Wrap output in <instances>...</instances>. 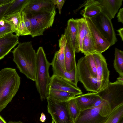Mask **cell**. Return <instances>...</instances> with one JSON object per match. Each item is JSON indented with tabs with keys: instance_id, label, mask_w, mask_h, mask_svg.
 I'll return each mask as SVG.
<instances>
[{
	"instance_id": "cell-19",
	"label": "cell",
	"mask_w": 123,
	"mask_h": 123,
	"mask_svg": "<svg viewBox=\"0 0 123 123\" xmlns=\"http://www.w3.org/2000/svg\"><path fill=\"white\" fill-rule=\"evenodd\" d=\"M75 53L74 49L67 42L65 52V68L67 71L70 72L77 67Z\"/></svg>"
},
{
	"instance_id": "cell-28",
	"label": "cell",
	"mask_w": 123,
	"mask_h": 123,
	"mask_svg": "<svg viewBox=\"0 0 123 123\" xmlns=\"http://www.w3.org/2000/svg\"><path fill=\"white\" fill-rule=\"evenodd\" d=\"M101 12V9L98 6L92 5L85 7L81 11L80 14L83 17H86L91 19Z\"/></svg>"
},
{
	"instance_id": "cell-11",
	"label": "cell",
	"mask_w": 123,
	"mask_h": 123,
	"mask_svg": "<svg viewBox=\"0 0 123 123\" xmlns=\"http://www.w3.org/2000/svg\"><path fill=\"white\" fill-rule=\"evenodd\" d=\"M55 9L51 0H30L22 11L27 16L51 12Z\"/></svg>"
},
{
	"instance_id": "cell-30",
	"label": "cell",
	"mask_w": 123,
	"mask_h": 123,
	"mask_svg": "<svg viewBox=\"0 0 123 123\" xmlns=\"http://www.w3.org/2000/svg\"><path fill=\"white\" fill-rule=\"evenodd\" d=\"M85 57L87 64L92 74L97 78L96 64L92 54L86 55Z\"/></svg>"
},
{
	"instance_id": "cell-40",
	"label": "cell",
	"mask_w": 123,
	"mask_h": 123,
	"mask_svg": "<svg viewBox=\"0 0 123 123\" xmlns=\"http://www.w3.org/2000/svg\"><path fill=\"white\" fill-rule=\"evenodd\" d=\"M12 0H0V6L6 4L11 1Z\"/></svg>"
},
{
	"instance_id": "cell-10",
	"label": "cell",
	"mask_w": 123,
	"mask_h": 123,
	"mask_svg": "<svg viewBox=\"0 0 123 123\" xmlns=\"http://www.w3.org/2000/svg\"><path fill=\"white\" fill-rule=\"evenodd\" d=\"M92 54L97 67L98 92L103 89L109 83L110 71L106 60L102 53L95 52Z\"/></svg>"
},
{
	"instance_id": "cell-9",
	"label": "cell",
	"mask_w": 123,
	"mask_h": 123,
	"mask_svg": "<svg viewBox=\"0 0 123 123\" xmlns=\"http://www.w3.org/2000/svg\"><path fill=\"white\" fill-rule=\"evenodd\" d=\"M95 25L109 43L110 46L117 41L111 20L103 13L91 18Z\"/></svg>"
},
{
	"instance_id": "cell-17",
	"label": "cell",
	"mask_w": 123,
	"mask_h": 123,
	"mask_svg": "<svg viewBox=\"0 0 123 123\" xmlns=\"http://www.w3.org/2000/svg\"><path fill=\"white\" fill-rule=\"evenodd\" d=\"M98 96L97 92H90L81 94L75 97L80 111L92 107Z\"/></svg>"
},
{
	"instance_id": "cell-5",
	"label": "cell",
	"mask_w": 123,
	"mask_h": 123,
	"mask_svg": "<svg viewBox=\"0 0 123 123\" xmlns=\"http://www.w3.org/2000/svg\"><path fill=\"white\" fill-rule=\"evenodd\" d=\"M56 13L53 11L27 16L31 24V35L33 37L42 35L46 29L52 26Z\"/></svg>"
},
{
	"instance_id": "cell-2",
	"label": "cell",
	"mask_w": 123,
	"mask_h": 123,
	"mask_svg": "<svg viewBox=\"0 0 123 123\" xmlns=\"http://www.w3.org/2000/svg\"><path fill=\"white\" fill-rule=\"evenodd\" d=\"M20 84V78L15 69L6 68L0 71V112L11 102Z\"/></svg>"
},
{
	"instance_id": "cell-42",
	"label": "cell",
	"mask_w": 123,
	"mask_h": 123,
	"mask_svg": "<svg viewBox=\"0 0 123 123\" xmlns=\"http://www.w3.org/2000/svg\"><path fill=\"white\" fill-rule=\"evenodd\" d=\"M0 123H7L0 115Z\"/></svg>"
},
{
	"instance_id": "cell-46",
	"label": "cell",
	"mask_w": 123,
	"mask_h": 123,
	"mask_svg": "<svg viewBox=\"0 0 123 123\" xmlns=\"http://www.w3.org/2000/svg\"><path fill=\"white\" fill-rule=\"evenodd\" d=\"M51 123H54V122L52 120V122Z\"/></svg>"
},
{
	"instance_id": "cell-41",
	"label": "cell",
	"mask_w": 123,
	"mask_h": 123,
	"mask_svg": "<svg viewBox=\"0 0 123 123\" xmlns=\"http://www.w3.org/2000/svg\"><path fill=\"white\" fill-rule=\"evenodd\" d=\"M117 81L119 82L123 83V76H119L117 78Z\"/></svg>"
},
{
	"instance_id": "cell-48",
	"label": "cell",
	"mask_w": 123,
	"mask_h": 123,
	"mask_svg": "<svg viewBox=\"0 0 123 123\" xmlns=\"http://www.w3.org/2000/svg\"></svg>"
},
{
	"instance_id": "cell-4",
	"label": "cell",
	"mask_w": 123,
	"mask_h": 123,
	"mask_svg": "<svg viewBox=\"0 0 123 123\" xmlns=\"http://www.w3.org/2000/svg\"><path fill=\"white\" fill-rule=\"evenodd\" d=\"M112 110L110 103L104 100L97 107L80 111L74 123H105Z\"/></svg>"
},
{
	"instance_id": "cell-47",
	"label": "cell",
	"mask_w": 123,
	"mask_h": 123,
	"mask_svg": "<svg viewBox=\"0 0 123 123\" xmlns=\"http://www.w3.org/2000/svg\"></svg>"
},
{
	"instance_id": "cell-45",
	"label": "cell",
	"mask_w": 123,
	"mask_h": 123,
	"mask_svg": "<svg viewBox=\"0 0 123 123\" xmlns=\"http://www.w3.org/2000/svg\"><path fill=\"white\" fill-rule=\"evenodd\" d=\"M119 123H123V119L121 120Z\"/></svg>"
},
{
	"instance_id": "cell-37",
	"label": "cell",
	"mask_w": 123,
	"mask_h": 123,
	"mask_svg": "<svg viewBox=\"0 0 123 123\" xmlns=\"http://www.w3.org/2000/svg\"><path fill=\"white\" fill-rule=\"evenodd\" d=\"M118 22L123 23V8L120 9L117 16Z\"/></svg>"
},
{
	"instance_id": "cell-3",
	"label": "cell",
	"mask_w": 123,
	"mask_h": 123,
	"mask_svg": "<svg viewBox=\"0 0 123 123\" xmlns=\"http://www.w3.org/2000/svg\"><path fill=\"white\" fill-rule=\"evenodd\" d=\"M36 86L42 101L46 99L50 78L49 69L50 63L47 59L42 47L36 52Z\"/></svg>"
},
{
	"instance_id": "cell-7",
	"label": "cell",
	"mask_w": 123,
	"mask_h": 123,
	"mask_svg": "<svg viewBox=\"0 0 123 123\" xmlns=\"http://www.w3.org/2000/svg\"><path fill=\"white\" fill-rule=\"evenodd\" d=\"M48 112L54 123H72L68 112L67 101L59 102L47 98Z\"/></svg>"
},
{
	"instance_id": "cell-14",
	"label": "cell",
	"mask_w": 123,
	"mask_h": 123,
	"mask_svg": "<svg viewBox=\"0 0 123 123\" xmlns=\"http://www.w3.org/2000/svg\"><path fill=\"white\" fill-rule=\"evenodd\" d=\"M67 42L74 50L75 52H79L78 47L77 22L73 18L68 21L67 26L64 31Z\"/></svg>"
},
{
	"instance_id": "cell-44",
	"label": "cell",
	"mask_w": 123,
	"mask_h": 123,
	"mask_svg": "<svg viewBox=\"0 0 123 123\" xmlns=\"http://www.w3.org/2000/svg\"><path fill=\"white\" fill-rule=\"evenodd\" d=\"M5 23V22L3 20H1L0 21V25H3Z\"/></svg>"
},
{
	"instance_id": "cell-25",
	"label": "cell",
	"mask_w": 123,
	"mask_h": 123,
	"mask_svg": "<svg viewBox=\"0 0 123 123\" xmlns=\"http://www.w3.org/2000/svg\"><path fill=\"white\" fill-rule=\"evenodd\" d=\"M21 12L4 16L1 19L9 24L14 32L17 34L19 25Z\"/></svg>"
},
{
	"instance_id": "cell-21",
	"label": "cell",
	"mask_w": 123,
	"mask_h": 123,
	"mask_svg": "<svg viewBox=\"0 0 123 123\" xmlns=\"http://www.w3.org/2000/svg\"><path fill=\"white\" fill-rule=\"evenodd\" d=\"M67 42L65 35L64 34L62 35L59 40V49L55 52L54 55L58 63L65 70V52Z\"/></svg>"
},
{
	"instance_id": "cell-32",
	"label": "cell",
	"mask_w": 123,
	"mask_h": 123,
	"mask_svg": "<svg viewBox=\"0 0 123 123\" xmlns=\"http://www.w3.org/2000/svg\"><path fill=\"white\" fill-rule=\"evenodd\" d=\"M14 32L10 25L8 23L5 22L3 25L0 26V37L6 34L12 33Z\"/></svg>"
},
{
	"instance_id": "cell-29",
	"label": "cell",
	"mask_w": 123,
	"mask_h": 123,
	"mask_svg": "<svg viewBox=\"0 0 123 123\" xmlns=\"http://www.w3.org/2000/svg\"><path fill=\"white\" fill-rule=\"evenodd\" d=\"M63 78L75 86H77V85L79 80L77 67L69 72L65 70L63 74Z\"/></svg>"
},
{
	"instance_id": "cell-35",
	"label": "cell",
	"mask_w": 123,
	"mask_h": 123,
	"mask_svg": "<svg viewBox=\"0 0 123 123\" xmlns=\"http://www.w3.org/2000/svg\"><path fill=\"white\" fill-rule=\"evenodd\" d=\"M57 8L59 10V13L61 14L62 8L64 3L65 0H51Z\"/></svg>"
},
{
	"instance_id": "cell-16",
	"label": "cell",
	"mask_w": 123,
	"mask_h": 123,
	"mask_svg": "<svg viewBox=\"0 0 123 123\" xmlns=\"http://www.w3.org/2000/svg\"><path fill=\"white\" fill-rule=\"evenodd\" d=\"M123 0H99L97 5L101 8V12L111 20L114 18L121 7Z\"/></svg>"
},
{
	"instance_id": "cell-18",
	"label": "cell",
	"mask_w": 123,
	"mask_h": 123,
	"mask_svg": "<svg viewBox=\"0 0 123 123\" xmlns=\"http://www.w3.org/2000/svg\"><path fill=\"white\" fill-rule=\"evenodd\" d=\"M77 22L78 47L79 52L81 51L83 40L90 31L86 20L84 18L76 19Z\"/></svg>"
},
{
	"instance_id": "cell-23",
	"label": "cell",
	"mask_w": 123,
	"mask_h": 123,
	"mask_svg": "<svg viewBox=\"0 0 123 123\" xmlns=\"http://www.w3.org/2000/svg\"><path fill=\"white\" fill-rule=\"evenodd\" d=\"M123 103L115 107L112 110L105 123H119L123 119Z\"/></svg>"
},
{
	"instance_id": "cell-20",
	"label": "cell",
	"mask_w": 123,
	"mask_h": 123,
	"mask_svg": "<svg viewBox=\"0 0 123 123\" xmlns=\"http://www.w3.org/2000/svg\"><path fill=\"white\" fill-rule=\"evenodd\" d=\"M77 96L71 93L61 90L49 89L47 97L59 102H67Z\"/></svg>"
},
{
	"instance_id": "cell-39",
	"label": "cell",
	"mask_w": 123,
	"mask_h": 123,
	"mask_svg": "<svg viewBox=\"0 0 123 123\" xmlns=\"http://www.w3.org/2000/svg\"><path fill=\"white\" fill-rule=\"evenodd\" d=\"M46 118L45 114L43 112L41 113L40 120L42 122H44L46 120Z\"/></svg>"
},
{
	"instance_id": "cell-1",
	"label": "cell",
	"mask_w": 123,
	"mask_h": 123,
	"mask_svg": "<svg viewBox=\"0 0 123 123\" xmlns=\"http://www.w3.org/2000/svg\"><path fill=\"white\" fill-rule=\"evenodd\" d=\"M12 52L13 61L20 72L28 78L35 81L36 53L31 41L19 43Z\"/></svg>"
},
{
	"instance_id": "cell-36",
	"label": "cell",
	"mask_w": 123,
	"mask_h": 123,
	"mask_svg": "<svg viewBox=\"0 0 123 123\" xmlns=\"http://www.w3.org/2000/svg\"><path fill=\"white\" fill-rule=\"evenodd\" d=\"M24 19L26 27L31 33V24L29 18L24 12Z\"/></svg>"
},
{
	"instance_id": "cell-26",
	"label": "cell",
	"mask_w": 123,
	"mask_h": 123,
	"mask_svg": "<svg viewBox=\"0 0 123 123\" xmlns=\"http://www.w3.org/2000/svg\"><path fill=\"white\" fill-rule=\"evenodd\" d=\"M114 67L119 75L123 76V51L115 48Z\"/></svg>"
},
{
	"instance_id": "cell-33",
	"label": "cell",
	"mask_w": 123,
	"mask_h": 123,
	"mask_svg": "<svg viewBox=\"0 0 123 123\" xmlns=\"http://www.w3.org/2000/svg\"><path fill=\"white\" fill-rule=\"evenodd\" d=\"M98 0H89L85 1L83 4H81L77 9L74 10V12L76 13L82 7H85L87 6L92 5H98Z\"/></svg>"
},
{
	"instance_id": "cell-8",
	"label": "cell",
	"mask_w": 123,
	"mask_h": 123,
	"mask_svg": "<svg viewBox=\"0 0 123 123\" xmlns=\"http://www.w3.org/2000/svg\"><path fill=\"white\" fill-rule=\"evenodd\" d=\"M76 66L79 81L82 84L86 90L98 92L97 78L92 74L87 64L85 56L78 60Z\"/></svg>"
},
{
	"instance_id": "cell-6",
	"label": "cell",
	"mask_w": 123,
	"mask_h": 123,
	"mask_svg": "<svg viewBox=\"0 0 123 123\" xmlns=\"http://www.w3.org/2000/svg\"><path fill=\"white\" fill-rule=\"evenodd\" d=\"M97 93L102 99L109 102L112 109L123 103V83L117 80L109 82L103 89Z\"/></svg>"
},
{
	"instance_id": "cell-13",
	"label": "cell",
	"mask_w": 123,
	"mask_h": 123,
	"mask_svg": "<svg viewBox=\"0 0 123 123\" xmlns=\"http://www.w3.org/2000/svg\"><path fill=\"white\" fill-rule=\"evenodd\" d=\"M83 17L86 20L95 43L96 52L102 53L110 46L109 43L96 27L90 18L86 17Z\"/></svg>"
},
{
	"instance_id": "cell-27",
	"label": "cell",
	"mask_w": 123,
	"mask_h": 123,
	"mask_svg": "<svg viewBox=\"0 0 123 123\" xmlns=\"http://www.w3.org/2000/svg\"><path fill=\"white\" fill-rule=\"evenodd\" d=\"M68 109L72 123H74L78 116L80 111L74 98L67 101Z\"/></svg>"
},
{
	"instance_id": "cell-31",
	"label": "cell",
	"mask_w": 123,
	"mask_h": 123,
	"mask_svg": "<svg viewBox=\"0 0 123 123\" xmlns=\"http://www.w3.org/2000/svg\"><path fill=\"white\" fill-rule=\"evenodd\" d=\"M24 12L21 13L19 25L18 33L16 35L18 37L20 36H25L31 35L30 32L27 28L25 25L24 19Z\"/></svg>"
},
{
	"instance_id": "cell-22",
	"label": "cell",
	"mask_w": 123,
	"mask_h": 123,
	"mask_svg": "<svg viewBox=\"0 0 123 123\" xmlns=\"http://www.w3.org/2000/svg\"><path fill=\"white\" fill-rule=\"evenodd\" d=\"M81 52L85 55L96 52V45L90 31L84 38Z\"/></svg>"
},
{
	"instance_id": "cell-43",
	"label": "cell",
	"mask_w": 123,
	"mask_h": 123,
	"mask_svg": "<svg viewBox=\"0 0 123 123\" xmlns=\"http://www.w3.org/2000/svg\"><path fill=\"white\" fill-rule=\"evenodd\" d=\"M8 123H23L21 121H10Z\"/></svg>"
},
{
	"instance_id": "cell-38",
	"label": "cell",
	"mask_w": 123,
	"mask_h": 123,
	"mask_svg": "<svg viewBox=\"0 0 123 123\" xmlns=\"http://www.w3.org/2000/svg\"><path fill=\"white\" fill-rule=\"evenodd\" d=\"M118 32V35L121 37L122 41L123 40V28H121L118 30L117 31Z\"/></svg>"
},
{
	"instance_id": "cell-12",
	"label": "cell",
	"mask_w": 123,
	"mask_h": 123,
	"mask_svg": "<svg viewBox=\"0 0 123 123\" xmlns=\"http://www.w3.org/2000/svg\"><path fill=\"white\" fill-rule=\"evenodd\" d=\"M53 89L67 92L76 94H82L77 86L63 78L53 74L50 78L49 89Z\"/></svg>"
},
{
	"instance_id": "cell-15",
	"label": "cell",
	"mask_w": 123,
	"mask_h": 123,
	"mask_svg": "<svg viewBox=\"0 0 123 123\" xmlns=\"http://www.w3.org/2000/svg\"><path fill=\"white\" fill-rule=\"evenodd\" d=\"M19 43L18 37L12 33L0 37V60L3 58Z\"/></svg>"
},
{
	"instance_id": "cell-24",
	"label": "cell",
	"mask_w": 123,
	"mask_h": 123,
	"mask_svg": "<svg viewBox=\"0 0 123 123\" xmlns=\"http://www.w3.org/2000/svg\"><path fill=\"white\" fill-rule=\"evenodd\" d=\"M30 0H13L5 16L21 12Z\"/></svg>"
},
{
	"instance_id": "cell-34",
	"label": "cell",
	"mask_w": 123,
	"mask_h": 123,
	"mask_svg": "<svg viewBox=\"0 0 123 123\" xmlns=\"http://www.w3.org/2000/svg\"><path fill=\"white\" fill-rule=\"evenodd\" d=\"M13 0L6 4L0 6V20L5 16V14Z\"/></svg>"
}]
</instances>
